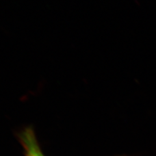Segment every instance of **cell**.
<instances>
[{
	"mask_svg": "<svg viewBox=\"0 0 156 156\" xmlns=\"http://www.w3.org/2000/svg\"><path fill=\"white\" fill-rule=\"evenodd\" d=\"M25 156H46L42 151L35 131L31 126L24 128L16 133Z\"/></svg>",
	"mask_w": 156,
	"mask_h": 156,
	"instance_id": "cell-1",
	"label": "cell"
}]
</instances>
